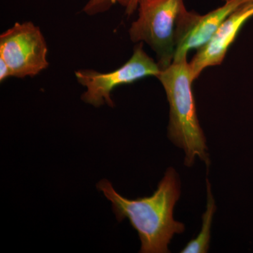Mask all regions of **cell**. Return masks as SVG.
I'll return each instance as SVG.
<instances>
[{
  "label": "cell",
  "instance_id": "6da1fadb",
  "mask_svg": "<svg viewBox=\"0 0 253 253\" xmlns=\"http://www.w3.org/2000/svg\"><path fill=\"white\" fill-rule=\"evenodd\" d=\"M96 188L112 204L116 219H128L141 240V253H169L168 246L185 226L174 219L173 212L181 194L180 181L175 169L169 168L152 196L128 199L118 194L112 184L102 179Z\"/></svg>",
  "mask_w": 253,
  "mask_h": 253
},
{
  "label": "cell",
  "instance_id": "7a4b0ae2",
  "mask_svg": "<svg viewBox=\"0 0 253 253\" xmlns=\"http://www.w3.org/2000/svg\"><path fill=\"white\" fill-rule=\"evenodd\" d=\"M162 83L169 104L168 136L184 151V164L191 167L199 158L209 168L211 161L204 131L200 126L192 91L194 81L187 55L174 59L157 76Z\"/></svg>",
  "mask_w": 253,
  "mask_h": 253
},
{
  "label": "cell",
  "instance_id": "3957f363",
  "mask_svg": "<svg viewBox=\"0 0 253 253\" xmlns=\"http://www.w3.org/2000/svg\"><path fill=\"white\" fill-rule=\"evenodd\" d=\"M184 8V0L139 1V16L131 23L129 38L133 42H145L152 48L161 70L174 60L178 18Z\"/></svg>",
  "mask_w": 253,
  "mask_h": 253
},
{
  "label": "cell",
  "instance_id": "277c9868",
  "mask_svg": "<svg viewBox=\"0 0 253 253\" xmlns=\"http://www.w3.org/2000/svg\"><path fill=\"white\" fill-rule=\"evenodd\" d=\"M161 70L152 58L145 52L143 42L134 49L132 56L123 66L112 72L100 73L91 69H80L75 72L76 79L86 90L81 96L86 104L95 107L107 104L114 106L111 92L122 84H131L148 76L157 77Z\"/></svg>",
  "mask_w": 253,
  "mask_h": 253
},
{
  "label": "cell",
  "instance_id": "5b68a950",
  "mask_svg": "<svg viewBox=\"0 0 253 253\" xmlns=\"http://www.w3.org/2000/svg\"><path fill=\"white\" fill-rule=\"evenodd\" d=\"M48 47L38 26L33 22L15 23L0 35V59L11 70L12 77H34L46 69Z\"/></svg>",
  "mask_w": 253,
  "mask_h": 253
},
{
  "label": "cell",
  "instance_id": "8992f818",
  "mask_svg": "<svg viewBox=\"0 0 253 253\" xmlns=\"http://www.w3.org/2000/svg\"><path fill=\"white\" fill-rule=\"evenodd\" d=\"M224 1V5L206 15L188 11L186 7L181 11L176 26L174 59L187 55L190 50L199 49L207 44L224 20L248 0Z\"/></svg>",
  "mask_w": 253,
  "mask_h": 253
},
{
  "label": "cell",
  "instance_id": "52a82bcc",
  "mask_svg": "<svg viewBox=\"0 0 253 253\" xmlns=\"http://www.w3.org/2000/svg\"><path fill=\"white\" fill-rule=\"evenodd\" d=\"M252 16L253 0H248L224 20L207 44L197 49V53L189 63L194 81L199 77L205 68L222 63L241 28Z\"/></svg>",
  "mask_w": 253,
  "mask_h": 253
},
{
  "label": "cell",
  "instance_id": "ba28073f",
  "mask_svg": "<svg viewBox=\"0 0 253 253\" xmlns=\"http://www.w3.org/2000/svg\"><path fill=\"white\" fill-rule=\"evenodd\" d=\"M207 188V204L206 212L202 216V226L199 234L196 238L191 240L185 247L180 251L181 253H206L209 250L211 241V227H212L213 216L217 207L211 189L209 179H206Z\"/></svg>",
  "mask_w": 253,
  "mask_h": 253
},
{
  "label": "cell",
  "instance_id": "9c48e42d",
  "mask_svg": "<svg viewBox=\"0 0 253 253\" xmlns=\"http://www.w3.org/2000/svg\"><path fill=\"white\" fill-rule=\"evenodd\" d=\"M129 2L130 0H89L83 8V12L88 16H94L106 12L116 4L121 5L126 9Z\"/></svg>",
  "mask_w": 253,
  "mask_h": 253
},
{
  "label": "cell",
  "instance_id": "30bf717a",
  "mask_svg": "<svg viewBox=\"0 0 253 253\" xmlns=\"http://www.w3.org/2000/svg\"><path fill=\"white\" fill-rule=\"evenodd\" d=\"M11 76V70L4 60L0 59V82L2 83Z\"/></svg>",
  "mask_w": 253,
  "mask_h": 253
},
{
  "label": "cell",
  "instance_id": "8fae6325",
  "mask_svg": "<svg viewBox=\"0 0 253 253\" xmlns=\"http://www.w3.org/2000/svg\"><path fill=\"white\" fill-rule=\"evenodd\" d=\"M139 0H130L129 5L126 8V13L128 16L134 14V11H136L138 8V4H139Z\"/></svg>",
  "mask_w": 253,
  "mask_h": 253
}]
</instances>
